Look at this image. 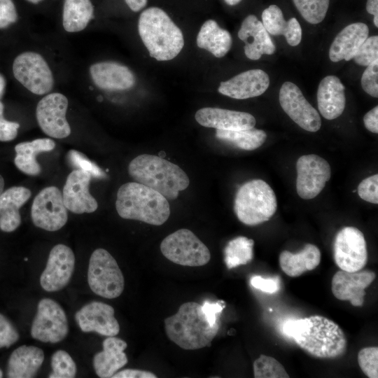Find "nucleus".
<instances>
[{"instance_id":"nucleus-1","label":"nucleus","mask_w":378,"mask_h":378,"mask_svg":"<svg viewBox=\"0 0 378 378\" xmlns=\"http://www.w3.org/2000/svg\"><path fill=\"white\" fill-rule=\"evenodd\" d=\"M285 335L309 356L321 359L337 358L345 354L347 340L333 321L319 315L286 321Z\"/></svg>"},{"instance_id":"nucleus-2","label":"nucleus","mask_w":378,"mask_h":378,"mask_svg":"<svg viewBox=\"0 0 378 378\" xmlns=\"http://www.w3.org/2000/svg\"><path fill=\"white\" fill-rule=\"evenodd\" d=\"M138 30L150 56L158 61L174 59L183 48L182 31L161 8L144 10L139 18Z\"/></svg>"},{"instance_id":"nucleus-3","label":"nucleus","mask_w":378,"mask_h":378,"mask_svg":"<svg viewBox=\"0 0 378 378\" xmlns=\"http://www.w3.org/2000/svg\"><path fill=\"white\" fill-rule=\"evenodd\" d=\"M128 172L136 182L158 191L170 200H176L179 192L190 184L188 175L178 165L154 155L136 156L129 164Z\"/></svg>"},{"instance_id":"nucleus-4","label":"nucleus","mask_w":378,"mask_h":378,"mask_svg":"<svg viewBox=\"0 0 378 378\" xmlns=\"http://www.w3.org/2000/svg\"><path fill=\"white\" fill-rule=\"evenodd\" d=\"M115 209L122 218L153 225L164 224L170 216L167 199L158 191L137 182L126 183L120 187Z\"/></svg>"},{"instance_id":"nucleus-5","label":"nucleus","mask_w":378,"mask_h":378,"mask_svg":"<svg viewBox=\"0 0 378 378\" xmlns=\"http://www.w3.org/2000/svg\"><path fill=\"white\" fill-rule=\"evenodd\" d=\"M219 326L209 324L202 304L196 302L182 304L175 314L164 319L168 338L186 350L210 346Z\"/></svg>"},{"instance_id":"nucleus-6","label":"nucleus","mask_w":378,"mask_h":378,"mask_svg":"<svg viewBox=\"0 0 378 378\" xmlns=\"http://www.w3.org/2000/svg\"><path fill=\"white\" fill-rule=\"evenodd\" d=\"M276 208L274 192L261 179H253L243 184L234 198V213L246 225H256L269 220Z\"/></svg>"},{"instance_id":"nucleus-7","label":"nucleus","mask_w":378,"mask_h":378,"mask_svg":"<svg viewBox=\"0 0 378 378\" xmlns=\"http://www.w3.org/2000/svg\"><path fill=\"white\" fill-rule=\"evenodd\" d=\"M88 282L97 295L113 299L119 297L125 281L122 273L114 258L105 249L97 248L90 256Z\"/></svg>"},{"instance_id":"nucleus-8","label":"nucleus","mask_w":378,"mask_h":378,"mask_svg":"<svg viewBox=\"0 0 378 378\" xmlns=\"http://www.w3.org/2000/svg\"><path fill=\"white\" fill-rule=\"evenodd\" d=\"M162 255L171 262L190 267L206 265L211 258L207 246L190 230L179 229L160 244Z\"/></svg>"},{"instance_id":"nucleus-9","label":"nucleus","mask_w":378,"mask_h":378,"mask_svg":"<svg viewBox=\"0 0 378 378\" xmlns=\"http://www.w3.org/2000/svg\"><path fill=\"white\" fill-rule=\"evenodd\" d=\"M13 73L24 88L35 94H47L53 88L51 69L37 52H24L17 56L13 64Z\"/></svg>"},{"instance_id":"nucleus-10","label":"nucleus","mask_w":378,"mask_h":378,"mask_svg":"<svg viewBox=\"0 0 378 378\" xmlns=\"http://www.w3.org/2000/svg\"><path fill=\"white\" fill-rule=\"evenodd\" d=\"M68 332V321L62 307L52 299L41 300L31 328V337L43 342L57 343Z\"/></svg>"},{"instance_id":"nucleus-11","label":"nucleus","mask_w":378,"mask_h":378,"mask_svg":"<svg viewBox=\"0 0 378 378\" xmlns=\"http://www.w3.org/2000/svg\"><path fill=\"white\" fill-rule=\"evenodd\" d=\"M333 251L335 262L341 270L357 272L364 268L368 262L364 235L355 227H344L337 233Z\"/></svg>"},{"instance_id":"nucleus-12","label":"nucleus","mask_w":378,"mask_h":378,"mask_svg":"<svg viewBox=\"0 0 378 378\" xmlns=\"http://www.w3.org/2000/svg\"><path fill=\"white\" fill-rule=\"evenodd\" d=\"M31 216L34 224L47 231H57L67 222L68 213L61 191L55 186L41 190L34 199Z\"/></svg>"},{"instance_id":"nucleus-13","label":"nucleus","mask_w":378,"mask_h":378,"mask_svg":"<svg viewBox=\"0 0 378 378\" xmlns=\"http://www.w3.org/2000/svg\"><path fill=\"white\" fill-rule=\"evenodd\" d=\"M296 190L304 200L316 197L330 178L331 169L328 162L321 157L304 155L296 163Z\"/></svg>"},{"instance_id":"nucleus-14","label":"nucleus","mask_w":378,"mask_h":378,"mask_svg":"<svg viewBox=\"0 0 378 378\" xmlns=\"http://www.w3.org/2000/svg\"><path fill=\"white\" fill-rule=\"evenodd\" d=\"M68 99L59 92L43 97L36 108V117L41 130L48 136L63 139L71 134V127L66 118Z\"/></svg>"},{"instance_id":"nucleus-15","label":"nucleus","mask_w":378,"mask_h":378,"mask_svg":"<svg viewBox=\"0 0 378 378\" xmlns=\"http://www.w3.org/2000/svg\"><path fill=\"white\" fill-rule=\"evenodd\" d=\"M279 103L284 112L301 128L311 132L321 128V120L318 111L293 83H283L279 90Z\"/></svg>"},{"instance_id":"nucleus-16","label":"nucleus","mask_w":378,"mask_h":378,"mask_svg":"<svg viewBox=\"0 0 378 378\" xmlns=\"http://www.w3.org/2000/svg\"><path fill=\"white\" fill-rule=\"evenodd\" d=\"M75 267L73 251L64 244H57L50 251L46 266L40 277L43 289L58 291L70 281Z\"/></svg>"},{"instance_id":"nucleus-17","label":"nucleus","mask_w":378,"mask_h":378,"mask_svg":"<svg viewBox=\"0 0 378 378\" xmlns=\"http://www.w3.org/2000/svg\"><path fill=\"white\" fill-rule=\"evenodd\" d=\"M113 307L106 303L93 301L84 305L75 314L80 330L85 332H95L103 336H115L120 326L114 316Z\"/></svg>"},{"instance_id":"nucleus-18","label":"nucleus","mask_w":378,"mask_h":378,"mask_svg":"<svg viewBox=\"0 0 378 378\" xmlns=\"http://www.w3.org/2000/svg\"><path fill=\"white\" fill-rule=\"evenodd\" d=\"M91 178L90 173L80 169H75L68 175L62 193L67 210L78 214L97 210V202L89 192Z\"/></svg>"},{"instance_id":"nucleus-19","label":"nucleus","mask_w":378,"mask_h":378,"mask_svg":"<svg viewBox=\"0 0 378 378\" xmlns=\"http://www.w3.org/2000/svg\"><path fill=\"white\" fill-rule=\"evenodd\" d=\"M375 276V273L370 270L354 272L339 270L332 279V293L340 300H349L353 306L361 307L366 294L365 289Z\"/></svg>"},{"instance_id":"nucleus-20","label":"nucleus","mask_w":378,"mask_h":378,"mask_svg":"<svg viewBox=\"0 0 378 378\" xmlns=\"http://www.w3.org/2000/svg\"><path fill=\"white\" fill-rule=\"evenodd\" d=\"M270 85V78L261 69L244 71L220 83L218 91L236 99H246L262 94Z\"/></svg>"},{"instance_id":"nucleus-21","label":"nucleus","mask_w":378,"mask_h":378,"mask_svg":"<svg viewBox=\"0 0 378 378\" xmlns=\"http://www.w3.org/2000/svg\"><path fill=\"white\" fill-rule=\"evenodd\" d=\"M195 118L202 126L223 130H241L254 127L255 118L250 113L206 107L199 109Z\"/></svg>"},{"instance_id":"nucleus-22","label":"nucleus","mask_w":378,"mask_h":378,"mask_svg":"<svg viewBox=\"0 0 378 378\" xmlns=\"http://www.w3.org/2000/svg\"><path fill=\"white\" fill-rule=\"evenodd\" d=\"M238 37L245 43L244 53L250 59H259L262 55H272L275 46L261 21L254 15L243 20Z\"/></svg>"},{"instance_id":"nucleus-23","label":"nucleus","mask_w":378,"mask_h":378,"mask_svg":"<svg viewBox=\"0 0 378 378\" xmlns=\"http://www.w3.org/2000/svg\"><path fill=\"white\" fill-rule=\"evenodd\" d=\"M91 78L97 87L107 90H125L132 88L136 78L126 66L116 62L95 63L90 67Z\"/></svg>"},{"instance_id":"nucleus-24","label":"nucleus","mask_w":378,"mask_h":378,"mask_svg":"<svg viewBox=\"0 0 378 378\" xmlns=\"http://www.w3.org/2000/svg\"><path fill=\"white\" fill-rule=\"evenodd\" d=\"M345 87L335 76H327L320 82L317 90L318 108L327 120L342 115L346 106Z\"/></svg>"},{"instance_id":"nucleus-25","label":"nucleus","mask_w":378,"mask_h":378,"mask_svg":"<svg viewBox=\"0 0 378 378\" xmlns=\"http://www.w3.org/2000/svg\"><path fill=\"white\" fill-rule=\"evenodd\" d=\"M368 34L369 28L365 23L347 25L334 38L329 50L330 59L333 62L352 59Z\"/></svg>"},{"instance_id":"nucleus-26","label":"nucleus","mask_w":378,"mask_h":378,"mask_svg":"<svg viewBox=\"0 0 378 378\" xmlns=\"http://www.w3.org/2000/svg\"><path fill=\"white\" fill-rule=\"evenodd\" d=\"M102 346L103 350L97 353L93 358V367L98 377H112L128 362L124 352L127 344L124 340L111 336L103 341Z\"/></svg>"},{"instance_id":"nucleus-27","label":"nucleus","mask_w":378,"mask_h":378,"mask_svg":"<svg viewBox=\"0 0 378 378\" xmlns=\"http://www.w3.org/2000/svg\"><path fill=\"white\" fill-rule=\"evenodd\" d=\"M31 195L22 186L11 187L0 195V229L6 232L15 230L21 223L20 209Z\"/></svg>"},{"instance_id":"nucleus-28","label":"nucleus","mask_w":378,"mask_h":378,"mask_svg":"<svg viewBox=\"0 0 378 378\" xmlns=\"http://www.w3.org/2000/svg\"><path fill=\"white\" fill-rule=\"evenodd\" d=\"M44 360L42 349L34 346L22 345L10 354L7 366L9 378H31L37 373Z\"/></svg>"},{"instance_id":"nucleus-29","label":"nucleus","mask_w":378,"mask_h":378,"mask_svg":"<svg viewBox=\"0 0 378 378\" xmlns=\"http://www.w3.org/2000/svg\"><path fill=\"white\" fill-rule=\"evenodd\" d=\"M262 23L267 31L274 36L284 35L287 43L297 46L302 40V28L296 18L285 20L279 7L271 5L262 13Z\"/></svg>"},{"instance_id":"nucleus-30","label":"nucleus","mask_w":378,"mask_h":378,"mask_svg":"<svg viewBox=\"0 0 378 378\" xmlns=\"http://www.w3.org/2000/svg\"><path fill=\"white\" fill-rule=\"evenodd\" d=\"M279 265L283 272L291 277H297L307 271L314 270L321 262L319 248L312 244H307L297 253L284 251L279 255Z\"/></svg>"},{"instance_id":"nucleus-31","label":"nucleus","mask_w":378,"mask_h":378,"mask_svg":"<svg viewBox=\"0 0 378 378\" xmlns=\"http://www.w3.org/2000/svg\"><path fill=\"white\" fill-rule=\"evenodd\" d=\"M55 147V143L51 139H36L31 141H24L15 146L16 155L14 163L17 168L23 173L36 176L41 172L36 161L37 154L51 151Z\"/></svg>"},{"instance_id":"nucleus-32","label":"nucleus","mask_w":378,"mask_h":378,"mask_svg":"<svg viewBox=\"0 0 378 378\" xmlns=\"http://www.w3.org/2000/svg\"><path fill=\"white\" fill-rule=\"evenodd\" d=\"M232 36L214 20H208L202 25L197 36V45L216 57H224L232 46Z\"/></svg>"},{"instance_id":"nucleus-33","label":"nucleus","mask_w":378,"mask_h":378,"mask_svg":"<svg viewBox=\"0 0 378 378\" xmlns=\"http://www.w3.org/2000/svg\"><path fill=\"white\" fill-rule=\"evenodd\" d=\"M90 0H64L62 14L64 29L68 32L83 30L93 17Z\"/></svg>"},{"instance_id":"nucleus-34","label":"nucleus","mask_w":378,"mask_h":378,"mask_svg":"<svg viewBox=\"0 0 378 378\" xmlns=\"http://www.w3.org/2000/svg\"><path fill=\"white\" fill-rule=\"evenodd\" d=\"M216 137L238 148L253 150L265 143L267 134L254 127L241 130H216Z\"/></svg>"},{"instance_id":"nucleus-35","label":"nucleus","mask_w":378,"mask_h":378,"mask_svg":"<svg viewBox=\"0 0 378 378\" xmlns=\"http://www.w3.org/2000/svg\"><path fill=\"white\" fill-rule=\"evenodd\" d=\"M254 241L240 236L230 240L224 248V261L228 269L246 265L253 259Z\"/></svg>"},{"instance_id":"nucleus-36","label":"nucleus","mask_w":378,"mask_h":378,"mask_svg":"<svg viewBox=\"0 0 378 378\" xmlns=\"http://www.w3.org/2000/svg\"><path fill=\"white\" fill-rule=\"evenodd\" d=\"M302 18L316 24L321 22L328 10L330 0H293Z\"/></svg>"},{"instance_id":"nucleus-37","label":"nucleus","mask_w":378,"mask_h":378,"mask_svg":"<svg viewBox=\"0 0 378 378\" xmlns=\"http://www.w3.org/2000/svg\"><path fill=\"white\" fill-rule=\"evenodd\" d=\"M255 378H288L284 366L274 358L261 354L253 363Z\"/></svg>"},{"instance_id":"nucleus-38","label":"nucleus","mask_w":378,"mask_h":378,"mask_svg":"<svg viewBox=\"0 0 378 378\" xmlns=\"http://www.w3.org/2000/svg\"><path fill=\"white\" fill-rule=\"evenodd\" d=\"M51 368L50 378H73L76 374L75 362L64 350H58L52 355Z\"/></svg>"},{"instance_id":"nucleus-39","label":"nucleus","mask_w":378,"mask_h":378,"mask_svg":"<svg viewBox=\"0 0 378 378\" xmlns=\"http://www.w3.org/2000/svg\"><path fill=\"white\" fill-rule=\"evenodd\" d=\"M358 365L369 378L378 377V348L365 347L358 353Z\"/></svg>"},{"instance_id":"nucleus-40","label":"nucleus","mask_w":378,"mask_h":378,"mask_svg":"<svg viewBox=\"0 0 378 378\" xmlns=\"http://www.w3.org/2000/svg\"><path fill=\"white\" fill-rule=\"evenodd\" d=\"M354 62L360 66H368L378 59V36H368L358 49Z\"/></svg>"},{"instance_id":"nucleus-41","label":"nucleus","mask_w":378,"mask_h":378,"mask_svg":"<svg viewBox=\"0 0 378 378\" xmlns=\"http://www.w3.org/2000/svg\"><path fill=\"white\" fill-rule=\"evenodd\" d=\"M70 164L76 168L90 173L92 177L104 178L106 177L103 172L94 162L90 160L84 154L76 150H71L67 154Z\"/></svg>"},{"instance_id":"nucleus-42","label":"nucleus","mask_w":378,"mask_h":378,"mask_svg":"<svg viewBox=\"0 0 378 378\" xmlns=\"http://www.w3.org/2000/svg\"><path fill=\"white\" fill-rule=\"evenodd\" d=\"M361 86L368 94L378 97V59L367 66L361 77Z\"/></svg>"},{"instance_id":"nucleus-43","label":"nucleus","mask_w":378,"mask_h":378,"mask_svg":"<svg viewBox=\"0 0 378 378\" xmlns=\"http://www.w3.org/2000/svg\"><path fill=\"white\" fill-rule=\"evenodd\" d=\"M359 197L370 203H378V174L363 179L358 186Z\"/></svg>"},{"instance_id":"nucleus-44","label":"nucleus","mask_w":378,"mask_h":378,"mask_svg":"<svg viewBox=\"0 0 378 378\" xmlns=\"http://www.w3.org/2000/svg\"><path fill=\"white\" fill-rule=\"evenodd\" d=\"M19 337V333L13 324L0 313V349L10 346Z\"/></svg>"},{"instance_id":"nucleus-45","label":"nucleus","mask_w":378,"mask_h":378,"mask_svg":"<svg viewBox=\"0 0 378 378\" xmlns=\"http://www.w3.org/2000/svg\"><path fill=\"white\" fill-rule=\"evenodd\" d=\"M18 20V13L12 0H0V29L8 27Z\"/></svg>"},{"instance_id":"nucleus-46","label":"nucleus","mask_w":378,"mask_h":378,"mask_svg":"<svg viewBox=\"0 0 378 378\" xmlns=\"http://www.w3.org/2000/svg\"><path fill=\"white\" fill-rule=\"evenodd\" d=\"M19 127L18 122L6 120L4 118V104L0 102V141H9L14 139Z\"/></svg>"},{"instance_id":"nucleus-47","label":"nucleus","mask_w":378,"mask_h":378,"mask_svg":"<svg viewBox=\"0 0 378 378\" xmlns=\"http://www.w3.org/2000/svg\"><path fill=\"white\" fill-rule=\"evenodd\" d=\"M250 282L253 288L265 293H274L280 289L279 276L263 278L255 275L251 278Z\"/></svg>"},{"instance_id":"nucleus-48","label":"nucleus","mask_w":378,"mask_h":378,"mask_svg":"<svg viewBox=\"0 0 378 378\" xmlns=\"http://www.w3.org/2000/svg\"><path fill=\"white\" fill-rule=\"evenodd\" d=\"M224 304L225 302L223 301H217L216 302L205 301L202 304L203 312L211 326L219 324L218 316L225 308Z\"/></svg>"},{"instance_id":"nucleus-49","label":"nucleus","mask_w":378,"mask_h":378,"mask_svg":"<svg viewBox=\"0 0 378 378\" xmlns=\"http://www.w3.org/2000/svg\"><path fill=\"white\" fill-rule=\"evenodd\" d=\"M113 378H156L157 376L148 371L126 369L120 372H115Z\"/></svg>"},{"instance_id":"nucleus-50","label":"nucleus","mask_w":378,"mask_h":378,"mask_svg":"<svg viewBox=\"0 0 378 378\" xmlns=\"http://www.w3.org/2000/svg\"><path fill=\"white\" fill-rule=\"evenodd\" d=\"M365 128L372 133H378V106L369 111L363 117Z\"/></svg>"},{"instance_id":"nucleus-51","label":"nucleus","mask_w":378,"mask_h":378,"mask_svg":"<svg viewBox=\"0 0 378 378\" xmlns=\"http://www.w3.org/2000/svg\"><path fill=\"white\" fill-rule=\"evenodd\" d=\"M366 10L368 13L374 15V24L378 27V0H368Z\"/></svg>"},{"instance_id":"nucleus-52","label":"nucleus","mask_w":378,"mask_h":378,"mask_svg":"<svg viewBox=\"0 0 378 378\" xmlns=\"http://www.w3.org/2000/svg\"><path fill=\"white\" fill-rule=\"evenodd\" d=\"M129 8L134 12H138L144 8L148 0H125Z\"/></svg>"},{"instance_id":"nucleus-53","label":"nucleus","mask_w":378,"mask_h":378,"mask_svg":"<svg viewBox=\"0 0 378 378\" xmlns=\"http://www.w3.org/2000/svg\"><path fill=\"white\" fill-rule=\"evenodd\" d=\"M5 87H6V80L4 77L3 76V75L0 74V99L4 94Z\"/></svg>"},{"instance_id":"nucleus-54","label":"nucleus","mask_w":378,"mask_h":378,"mask_svg":"<svg viewBox=\"0 0 378 378\" xmlns=\"http://www.w3.org/2000/svg\"><path fill=\"white\" fill-rule=\"evenodd\" d=\"M228 5L234 6L239 4L241 0H224Z\"/></svg>"},{"instance_id":"nucleus-55","label":"nucleus","mask_w":378,"mask_h":378,"mask_svg":"<svg viewBox=\"0 0 378 378\" xmlns=\"http://www.w3.org/2000/svg\"><path fill=\"white\" fill-rule=\"evenodd\" d=\"M4 188V180L1 175H0V195L3 192Z\"/></svg>"},{"instance_id":"nucleus-56","label":"nucleus","mask_w":378,"mask_h":378,"mask_svg":"<svg viewBox=\"0 0 378 378\" xmlns=\"http://www.w3.org/2000/svg\"><path fill=\"white\" fill-rule=\"evenodd\" d=\"M27 1L32 4H38L43 0H27Z\"/></svg>"},{"instance_id":"nucleus-57","label":"nucleus","mask_w":378,"mask_h":378,"mask_svg":"<svg viewBox=\"0 0 378 378\" xmlns=\"http://www.w3.org/2000/svg\"><path fill=\"white\" fill-rule=\"evenodd\" d=\"M3 377L2 370L0 369V378Z\"/></svg>"},{"instance_id":"nucleus-58","label":"nucleus","mask_w":378,"mask_h":378,"mask_svg":"<svg viewBox=\"0 0 378 378\" xmlns=\"http://www.w3.org/2000/svg\"><path fill=\"white\" fill-rule=\"evenodd\" d=\"M269 310H270V312H272V309L270 308V309H269Z\"/></svg>"}]
</instances>
